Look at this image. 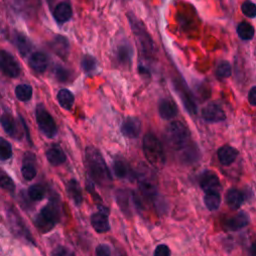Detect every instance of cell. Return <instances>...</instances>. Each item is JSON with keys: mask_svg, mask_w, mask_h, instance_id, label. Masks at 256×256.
<instances>
[{"mask_svg": "<svg viewBox=\"0 0 256 256\" xmlns=\"http://www.w3.org/2000/svg\"><path fill=\"white\" fill-rule=\"evenodd\" d=\"M143 152L146 160L156 168L162 167L166 162L163 146L152 133H146L143 137Z\"/></svg>", "mask_w": 256, "mask_h": 256, "instance_id": "3957f363", "label": "cell"}, {"mask_svg": "<svg viewBox=\"0 0 256 256\" xmlns=\"http://www.w3.org/2000/svg\"><path fill=\"white\" fill-rule=\"evenodd\" d=\"M81 66H82L83 70H84L87 74H88V73H92V72H94V71L96 70V68H97V61H96V59H95L93 56L87 54V55H85V56L82 58Z\"/></svg>", "mask_w": 256, "mask_h": 256, "instance_id": "d590c367", "label": "cell"}, {"mask_svg": "<svg viewBox=\"0 0 256 256\" xmlns=\"http://www.w3.org/2000/svg\"><path fill=\"white\" fill-rule=\"evenodd\" d=\"M0 124L4 131L15 139H20L22 136L21 128L18 126L17 121L10 113H4L0 117Z\"/></svg>", "mask_w": 256, "mask_h": 256, "instance_id": "7c38bea8", "label": "cell"}, {"mask_svg": "<svg viewBox=\"0 0 256 256\" xmlns=\"http://www.w3.org/2000/svg\"><path fill=\"white\" fill-rule=\"evenodd\" d=\"M28 195H29L31 200H33V201H40L45 196V189L40 184L32 185L28 189Z\"/></svg>", "mask_w": 256, "mask_h": 256, "instance_id": "836d02e7", "label": "cell"}, {"mask_svg": "<svg viewBox=\"0 0 256 256\" xmlns=\"http://www.w3.org/2000/svg\"><path fill=\"white\" fill-rule=\"evenodd\" d=\"M53 17L57 23L63 24L72 17V8L67 2L58 3L53 10Z\"/></svg>", "mask_w": 256, "mask_h": 256, "instance_id": "44dd1931", "label": "cell"}, {"mask_svg": "<svg viewBox=\"0 0 256 256\" xmlns=\"http://www.w3.org/2000/svg\"><path fill=\"white\" fill-rule=\"evenodd\" d=\"M133 56V48L128 41H121L116 50V58L120 65L128 66L131 64Z\"/></svg>", "mask_w": 256, "mask_h": 256, "instance_id": "9a60e30c", "label": "cell"}, {"mask_svg": "<svg viewBox=\"0 0 256 256\" xmlns=\"http://www.w3.org/2000/svg\"><path fill=\"white\" fill-rule=\"evenodd\" d=\"M141 130V122L137 117L129 116L127 117L122 125H121V132L124 136L128 138H136Z\"/></svg>", "mask_w": 256, "mask_h": 256, "instance_id": "5bb4252c", "label": "cell"}, {"mask_svg": "<svg viewBox=\"0 0 256 256\" xmlns=\"http://www.w3.org/2000/svg\"><path fill=\"white\" fill-rule=\"evenodd\" d=\"M58 103L65 110H70L74 104V95L68 89H60L57 93Z\"/></svg>", "mask_w": 256, "mask_h": 256, "instance_id": "d4e9b609", "label": "cell"}, {"mask_svg": "<svg viewBox=\"0 0 256 256\" xmlns=\"http://www.w3.org/2000/svg\"><path fill=\"white\" fill-rule=\"evenodd\" d=\"M29 66L36 73H43L48 67V57L43 52H34L29 58Z\"/></svg>", "mask_w": 256, "mask_h": 256, "instance_id": "ffe728a7", "label": "cell"}, {"mask_svg": "<svg viewBox=\"0 0 256 256\" xmlns=\"http://www.w3.org/2000/svg\"><path fill=\"white\" fill-rule=\"evenodd\" d=\"M12 146L3 137H0V160L5 161L12 157Z\"/></svg>", "mask_w": 256, "mask_h": 256, "instance_id": "d6a6232c", "label": "cell"}, {"mask_svg": "<svg viewBox=\"0 0 256 256\" xmlns=\"http://www.w3.org/2000/svg\"><path fill=\"white\" fill-rule=\"evenodd\" d=\"M46 158L53 166H59L66 161V155L58 144H53L46 151Z\"/></svg>", "mask_w": 256, "mask_h": 256, "instance_id": "7402d4cb", "label": "cell"}, {"mask_svg": "<svg viewBox=\"0 0 256 256\" xmlns=\"http://www.w3.org/2000/svg\"><path fill=\"white\" fill-rule=\"evenodd\" d=\"M99 210L96 213H93L91 216V225L93 229L98 233H105L110 230L109 224V210L107 207L98 206Z\"/></svg>", "mask_w": 256, "mask_h": 256, "instance_id": "9c48e42d", "label": "cell"}, {"mask_svg": "<svg viewBox=\"0 0 256 256\" xmlns=\"http://www.w3.org/2000/svg\"><path fill=\"white\" fill-rule=\"evenodd\" d=\"M216 76L220 79H224V78H229L231 76L232 73V67L231 64L228 61H221L217 67H216Z\"/></svg>", "mask_w": 256, "mask_h": 256, "instance_id": "1f68e13d", "label": "cell"}, {"mask_svg": "<svg viewBox=\"0 0 256 256\" xmlns=\"http://www.w3.org/2000/svg\"><path fill=\"white\" fill-rule=\"evenodd\" d=\"M56 79L60 82H66L70 78V72L61 65H56L53 69Z\"/></svg>", "mask_w": 256, "mask_h": 256, "instance_id": "74e56055", "label": "cell"}, {"mask_svg": "<svg viewBox=\"0 0 256 256\" xmlns=\"http://www.w3.org/2000/svg\"><path fill=\"white\" fill-rule=\"evenodd\" d=\"M249 222V215L244 211H240L231 217L225 218L223 221V226L228 231H238L246 227Z\"/></svg>", "mask_w": 256, "mask_h": 256, "instance_id": "8fae6325", "label": "cell"}, {"mask_svg": "<svg viewBox=\"0 0 256 256\" xmlns=\"http://www.w3.org/2000/svg\"><path fill=\"white\" fill-rule=\"evenodd\" d=\"M67 194L69 198L73 201V203L79 207L82 204L83 201V196H82V191L80 184L78 183L77 180L71 179L68 184H67Z\"/></svg>", "mask_w": 256, "mask_h": 256, "instance_id": "cb8c5ba5", "label": "cell"}, {"mask_svg": "<svg viewBox=\"0 0 256 256\" xmlns=\"http://www.w3.org/2000/svg\"><path fill=\"white\" fill-rule=\"evenodd\" d=\"M204 204L206 208L210 211L217 210L221 204V196L218 191H212L205 193L204 196Z\"/></svg>", "mask_w": 256, "mask_h": 256, "instance_id": "83f0119b", "label": "cell"}, {"mask_svg": "<svg viewBox=\"0 0 256 256\" xmlns=\"http://www.w3.org/2000/svg\"><path fill=\"white\" fill-rule=\"evenodd\" d=\"M254 250H255L254 245H252V247H251V256H255V254H254Z\"/></svg>", "mask_w": 256, "mask_h": 256, "instance_id": "ee69618b", "label": "cell"}, {"mask_svg": "<svg viewBox=\"0 0 256 256\" xmlns=\"http://www.w3.org/2000/svg\"><path fill=\"white\" fill-rule=\"evenodd\" d=\"M95 256H111V249L107 244H99L95 249Z\"/></svg>", "mask_w": 256, "mask_h": 256, "instance_id": "f35d334b", "label": "cell"}, {"mask_svg": "<svg viewBox=\"0 0 256 256\" xmlns=\"http://www.w3.org/2000/svg\"><path fill=\"white\" fill-rule=\"evenodd\" d=\"M127 17L129 19L131 29H132L133 33L135 34V37L137 38L138 44H139L140 48L142 49L143 53H145V55H149V56L152 55L154 52L153 40L151 39L150 35L147 33L143 23L132 13H128Z\"/></svg>", "mask_w": 256, "mask_h": 256, "instance_id": "5b68a950", "label": "cell"}, {"mask_svg": "<svg viewBox=\"0 0 256 256\" xmlns=\"http://www.w3.org/2000/svg\"><path fill=\"white\" fill-rule=\"evenodd\" d=\"M225 198H226L227 205L231 209H233V210L239 209L242 206L243 202H244V195H243V193L240 190L236 189V188L229 189L227 191V193H226V197Z\"/></svg>", "mask_w": 256, "mask_h": 256, "instance_id": "603a6c76", "label": "cell"}, {"mask_svg": "<svg viewBox=\"0 0 256 256\" xmlns=\"http://www.w3.org/2000/svg\"><path fill=\"white\" fill-rule=\"evenodd\" d=\"M85 164L88 175L101 187H109L112 183V176L100 151L89 146L85 150Z\"/></svg>", "mask_w": 256, "mask_h": 256, "instance_id": "6da1fadb", "label": "cell"}, {"mask_svg": "<svg viewBox=\"0 0 256 256\" xmlns=\"http://www.w3.org/2000/svg\"><path fill=\"white\" fill-rule=\"evenodd\" d=\"M201 114L203 119L208 122H221L226 119L225 112L222 110V108L213 102L208 103L202 109Z\"/></svg>", "mask_w": 256, "mask_h": 256, "instance_id": "4fadbf2b", "label": "cell"}, {"mask_svg": "<svg viewBox=\"0 0 256 256\" xmlns=\"http://www.w3.org/2000/svg\"><path fill=\"white\" fill-rule=\"evenodd\" d=\"M140 191L147 198H154L158 193V186L155 178L148 172L141 171L137 176Z\"/></svg>", "mask_w": 256, "mask_h": 256, "instance_id": "ba28073f", "label": "cell"}, {"mask_svg": "<svg viewBox=\"0 0 256 256\" xmlns=\"http://www.w3.org/2000/svg\"><path fill=\"white\" fill-rule=\"evenodd\" d=\"M51 48L54 51L56 55H58L62 59H66L69 54L70 45L69 41L65 36L62 35H56L51 42Z\"/></svg>", "mask_w": 256, "mask_h": 256, "instance_id": "2e32d148", "label": "cell"}, {"mask_svg": "<svg viewBox=\"0 0 256 256\" xmlns=\"http://www.w3.org/2000/svg\"><path fill=\"white\" fill-rule=\"evenodd\" d=\"M237 34L242 40H251L254 37V28L248 22H241L237 26Z\"/></svg>", "mask_w": 256, "mask_h": 256, "instance_id": "4dcf8cb0", "label": "cell"}, {"mask_svg": "<svg viewBox=\"0 0 256 256\" xmlns=\"http://www.w3.org/2000/svg\"><path fill=\"white\" fill-rule=\"evenodd\" d=\"M113 171H114V174L118 178H126V177H129V175H130L129 165L122 158H117L114 160Z\"/></svg>", "mask_w": 256, "mask_h": 256, "instance_id": "f1b7e54d", "label": "cell"}, {"mask_svg": "<svg viewBox=\"0 0 256 256\" xmlns=\"http://www.w3.org/2000/svg\"><path fill=\"white\" fill-rule=\"evenodd\" d=\"M199 185L201 189L205 191V193L218 191L220 188V180L215 172L211 170H205L199 176Z\"/></svg>", "mask_w": 256, "mask_h": 256, "instance_id": "30bf717a", "label": "cell"}, {"mask_svg": "<svg viewBox=\"0 0 256 256\" xmlns=\"http://www.w3.org/2000/svg\"><path fill=\"white\" fill-rule=\"evenodd\" d=\"M158 113L161 118L168 120L174 118L177 115L178 109L176 104L171 99L163 98L158 103Z\"/></svg>", "mask_w": 256, "mask_h": 256, "instance_id": "e0dca14e", "label": "cell"}, {"mask_svg": "<svg viewBox=\"0 0 256 256\" xmlns=\"http://www.w3.org/2000/svg\"><path fill=\"white\" fill-rule=\"evenodd\" d=\"M165 138L169 146L175 150L184 152L191 147L189 145L190 132L180 121H173L166 127Z\"/></svg>", "mask_w": 256, "mask_h": 256, "instance_id": "7a4b0ae2", "label": "cell"}, {"mask_svg": "<svg viewBox=\"0 0 256 256\" xmlns=\"http://www.w3.org/2000/svg\"><path fill=\"white\" fill-rule=\"evenodd\" d=\"M52 256H75L74 253L72 251H70L69 249L65 248V247H57L54 251Z\"/></svg>", "mask_w": 256, "mask_h": 256, "instance_id": "60d3db41", "label": "cell"}, {"mask_svg": "<svg viewBox=\"0 0 256 256\" xmlns=\"http://www.w3.org/2000/svg\"><path fill=\"white\" fill-rule=\"evenodd\" d=\"M129 193L127 190H117L116 192V202L122 212L127 215L131 216V211H130V205H129Z\"/></svg>", "mask_w": 256, "mask_h": 256, "instance_id": "4316f807", "label": "cell"}, {"mask_svg": "<svg viewBox=\"0 0 256 256\" xmlns=\"http://www.w3.org/2000/svg\"><path fill=\"white\" fill-rule=\"evenodd\" d=\"M241 11L248 18H254L256 16V6L250 0H246L242 3Z\"/></svg>", "mask_w": 256, "mask_h": 256, "instance_id": "8d00e7d4", "label": "cell"}, {"mask_svg": "<svg viewBox=\"0 0 256 256\" xmlns=\"http://www.w3.org/2000/svg\"><path fill=\"white\" fill-rule=\"evenodd\" d=\"M35 117L40 132L48 138H53L57 134L56 123L51 114L43 104H38L35 109Z\"/></svg>", "mask_w": 256, "mask_h": 256, "instance_id": "8992f818", "label": "cell"}, {"mask_svg": "<svg viewBox=\"0 0 256 256\" xmlns=\"http://www.w3.org/2000/svg\"><path fill=\"white\" fill-rule=\"evenodd\" d=\"M238 154V150L230 145H224L220 147L217 151L218 159L223 166L231 165L236 160Z\"/></svg>", "mask_w": 256, "mask_h": 256, "instance_id": "ac0fdd59", "label": "cell"}, {"mask_svg": "<svg viewBox=\"0 0 256 256\" xmlns=\"http://www.w3.org/2000/svg\"><path fill=\"white\" fill-rule=\"evenodd\" d=\"M14 42H15V45H16L18 51L20 52V54L22 56H26L31 51V49H32V43L22 33H17L15 35Z\"/></svg>", "mask_w": 256, "mask_h": 256, "instance_id": "484cf974", "label": "cell"}, {"mask_svg": "<svg viewBox=\"0 0 256 256\" xmlns=\"http://www.w3.org/2000/svg\"><path fill=\"white\" fill-rule=\"evenodd\" d=\"M117 256H126V253L122 249H117Z\"/></svg>", "mask_w": 256, "mask_h": 256, "instance_id": "7bdbcfd3", "label": "cell"}, {"mask_svg": "<svg viewBox=\"0 0 256 256\" xmlns=\"http://www.w3.org/2000/svg\"><path fill=\"white\" fill-rule=\"evenodd\" d=\"M170 248L166 244L158 245L154 250V256H170Z\"/></svg>", "mask_w": 256, "mask_h": 256, "instance_id": "ab89813d", "label": "cell"}, {"mask_svg": "<svg viewBox=\"0 0 256 256\" xmlns=\"http://www.w3.org/2000/svg\"><path fill=\"white\" fill-rule=\"evenodd\" d=\"M33 89L29 84H19L15 88V96L19 101L27 102L31 99Z\"/></svg>", "mask_w": 256, "mask_h": 256, "instance_id": "f546056e", "label": "cell"}, {"mask_svg": "<svg viewBox=\"0 0 256 256\" xmlns=\"http://www.w3.org/2000/svg\"><path fill=\"white\" fill-rule=\"evenodd\" d=\"M0 70L10 78H16L21 72L17 60L6 50H0Z\"/></svg>", "mask_w": 256, "mask_h": 256, "instance_id": "52a82bcc", "label": "cell"}, {"mask_svg": "<svg viewBox=\"0 0 256 256\" xmlns=\"http://www.w3.org/2000/svg\"><path fill=\"white\" fill-rule=\"evenodd\" d=\"M22 176L25 180L30 181L35 178L37 174L36 166H35V157L31 153H26L23 159V164L21 168Z\"/></svg>", "mask_w": 256, "mask_h": 256, "instance_id": "d6986e66", "label": "cell"}, {"mask_svg": "<svg viewBox=\"0 0 256 256\" xmlns=\"http://www.w3.org/2000/svg\"><path fill=\"white\" fill-rule=\"evenodd\" d=\"M60 218L59 206L55 200H51L37 214L34 223L41 233H47L52 230Z\"/></svg>", "mask_w": 256, "mask_h": 256, "instance_id": "277c9868", "label": "cell"}, {"mask_svg": "<svg viewBox=\"0 0 256 256\" xmlns=\"http://www.w3.org/2000/svg\"><path fill=\"white\" fill-rule=\"evenodd\" d=\"M248 101L251 106H256V87L253 86L248 94Z\"/></svg>", "mask_w": 256, "mask_h": 256, "instance_id": "b9f144b4", "label": "cell"}, {"mask_svg": "<svg viewBox=\"0 0 256 256\" xmlns=\"http://www.w3.org/2000/svg\"><path fill=\"white\" fill-rule=\"evenodd\" d=\"M0 188L5 189L9 192H13L15 190V184L12 178L0 168Z\"/></svg>", "mask_w": 256, "mask_h": 256, "instance_id": "e575fe53", "label": "cell"}]
</instances>
